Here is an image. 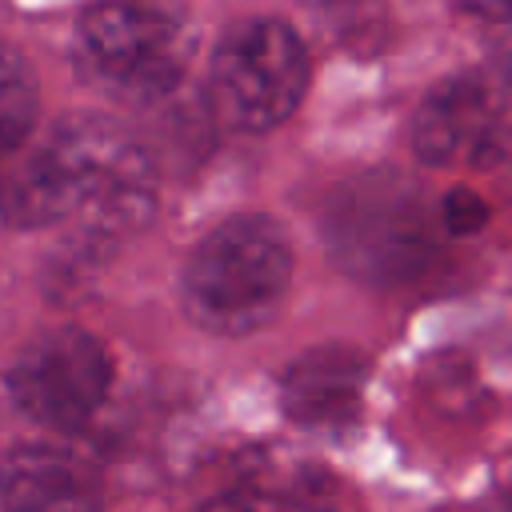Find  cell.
<instances>
[{
    "mask_svg": "<svg viewBox=\"0 0 512 512\" xmlns=\"http://www.w3.org/2000/svg\"><path fill=\"white\" fill-rule=\"evenodd\" d=\"M0 208L16 224H80L124 236L156 208L144 144L108 116H68L44 140L0 160Z\"/></svg>",
    "mask_w": 512,
    "mask_h": 512,
    "instance_id": "cell-1",
    "label": "cell"
},
{
    "mask_svg": "<svg viewBox=\"0 0 512 512\" xmlns=\"http://www.w3.org/2000/svg\"><path fill=\"white\" fill-rule=\"evenodd\" d=\"M512 148V84L500 72L468 68L440 80L412 116V152L432 164L492 168Z\"/></svg>",
    "mask_w": 512,
    "mask_h": 512,
    "instance_id": "cell-6",
    "label": "cell"
},
{
    "mask_svg": "<svg viewBox=\"0 0 512 512\" xmlns=\"http://www.w3.org/2000/svg\"><path fill=\"white\" fill-rule=\"evenodd\" d=\"M308 76V48L292 24L276 16L232 20L212 48V116L232 132H272L300 108Z\"/></svg>",
    "mask_w": 512,
    "mask_h": 512,
    "instance_id": "cell-3",
    "label": "cell"
},
{
    "mask_svg": "<svg viewBox=\"0 0 512 512\" xmlns=\"http://www.w3.org/2000/svg\"><path fill=\"white\" fill-rule=\"evenodd\" d=\"M36 108H40V92L28 56L16 44L0 40V160L32 140Z\"/></svg>",
    "mask_w": 512,
    "mask_h": 512,
    "instance_id": "cell-10",
    "label": "cell"
},
{
    "mask_svg": "<svg viewBox=\"0 0 512 512\" xmlns=\"http://www.w3.org/2000/svg\"><path fill=\"white\" fill-rule=\"evenodd\" d=\"M188 60L184 12L164 4H92L76 20V68L116 96L168 92Z\"/></svg>",
    "mask_w": 512,
    "mask_h": 512,
    "instance_id": "cell-5",
    "label": "cell"
},
{
    "mask_svg": "<svg viewBox=\"0 0 512 512\" xmlns=\"http://www.w3.org/2000/svg\"><path fill=\"white\" fill-rule=\"evenodd\" d=\"M324 232L344 272L372 284L416 276L436 248L428 204L400 172H368L348 180L328 204Z\"/></svg>",
    "mask_w": 512,
    "mask_h": 512,
    "instance_id": "cell-4",
    "label": "cell"
},
{
    "mask_svg": "<svg viewBox=\"0 0 512 512\" xmlns=\"http://www.w3.org/2000/svg\"><path fill=\"white\" fill-rule=\"evenodd\" d=\"M4 512H104V488L88 460L68 448L20 444L0 460Z\"/></svg>",
    "mask_w": 512,
    "mask_h": 512,
    "instance_id": "cell-9",
    "label": "cell"
},
{
    "mask_svg": "<svg viewBox=\"0 0 512 512\" xmlns=\"http://www.w3.org/2000/svg\"><path fill=\"white\" fill-rule=\"evenodd\" d=\"M196 512H248V504H240L236 496H220V500H208V504H200Z\"/></svg>",
    "mask_w": 512,
    "mask_h": 512,
    "instance_id": "cell-12",
    "label": "cell"
},
{
    "mask_svg": "<svg viewBox=\"0 0 512 512\" xmlns=\"http://www.w3.org/2000/svg\"><path fill=\"white\" fill-rule=\"evenodd\" d=\"M292 284V248L272 216L220 220L184 260L180 300L196 328L248 336L276 320Z\"/></svg>",
    "mask_w": 512,
    "mask_h": 512,
    "instance_id": "cell-2",
    "label": "cell"
},
{
    "mask_svg": "<svg viewBox=\"0 0 512 512\" xmlns=\"http://www.w3.org/2000/svg\"><path fill=\"white\" fill-rule=\"evenodd\" d=\"M484 220H488V208H484V200H480L476 192H468V188L448 192L444 204H440V224H444L448 236L476 232V228H484Z\"/></svg>",
    "mask_w": 512,
    "mask_h": 512,
    "instance_id": "cell-11",
    "label": "cell"
},
{
    "mask_svg": "<svg viewBox=\"0 0 512 512\" xmlns=\"http://www.w3.org/2000/svg\"><path fill=\"white\" fill-rule=\"evenodd\" d=\"M112 384V360L104 344L84 328H48L24 344L8 372L12 404L56 432H72L92 420Z\"/></svg>",
    "mask_w": 512,
    "mask_h": 512,
    "instance_id": "cell-7",
    "label": "cell"
},
{
    "mask_svg": "<svg viewBox=\"0 0 512 512\" xmlns=\"http://www.w3.org/2000/svg\"><path fill=\"white\" fill-rule=\"evenodd\" d=\"M368 384V360L348 344H320L300 352L284 368L280 404L292 424L312 432L348 428L360 412Z\"/></svg>",
    "mask_w": 512,
    "mask_h": 512,
    "instance_id": "cell-8",
    "label": "cell"
}]
</instances>
